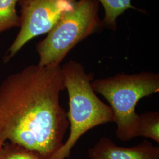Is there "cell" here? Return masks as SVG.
Masks as SVG:
<instances>
[{
	"instance_id": "cell-1",
	"label": "cell",
	"mask_w": 159,
	"mask_h": 159,
	"mask_svg": "<svg viewBox=\"0 0 159 159\" xmlns=\"http://www.w3.org/2000/svg\"><path fill=\"white\" fill-rule=\"evenodd\" d=\"M61 66L30 65L0 84V148L11 143L50 159L70 127L60 102Z\"/></svg>"
},
{
	"instance_id": "cell-2",
	"label": "cell",
	"mask_w": 159,
	"mask_h": 159,
	"mask_svg": "<svg viewBox=\"0 0 159 159\" xmlns=\"http://www.w3.org/2000/svg\"><path fill=\"white\" fill-rule=\"evenodd\" d=\"M69 97L67 116L70 134L66 142L50 159H66L80 137L91 129L114 122L111 107L98 97L91 87L93 73H87L81 63L70 60L61 67Z\"/></svg>"
},
{
	"instance_id": "cell-3",
	"label": "cell",
	"mask_w": 159,
	"mask_h": 159,
	"mask_svg": "<svg viewBox=\"0 0 159 159\" xmlns=\"http://www.w3.org/2000/svg\"><path fill=\"white\" fill-rule=\"evenodd\" d=\"M91 87L109 102L117 125L116 136L122 141L136 137L139 114L138 102L143 97L159 91V74L152 72L120 73L104 79L93 80Z\"/></svg>"
},
{
	"instance_id": "cell-4",
	"label": "cell",
	"mask_w": 159,
	"mask_h": 159,
	"mask_svg": "<svg viewBox=\"0 0 159 159\" xmlns=\"http://www.w3.org/2000/svg\"><path fill=\"white\" fill-rule=\"evenodd\" d=\"M97 0H77L72 9L66 12L46 38L36 45L38 65H60L75 46L102 28L98 17Z\"/></svg>"
},
{
	"instance_id": "cell-5",
	"label": "cell",
	"mask_w": 159,
	"mask_h": 159,
	"mask_svg": "<svg viewBox=\"0 0 159 159\" xmlns=\"http://www.w3.org/2000/svg\"><path fill=\"white\" fill-rule=\"evenodd\" d=\"M77 0H18L20 30L4 57L8 62L29 41L48 33Z\"/></svg>"
},
{
	"instance_id": "cell-6",
	"label": "cell",
	"mask_w": 159,
	"mask_h": 159,
	"mask_svg": "<svg viewBox=\"0 0 159 159\" xmlns=\"http://www.w3.org/2000/svg\"><path fill=\"white\" fill-rule=\"evenodd\" d=\"M88 157L90 159H159V148L147 140L125 148L102 137L88 150Z\"/></svg>"
},
{
	"instance_id": "cell-7",
	"label": "cell",
	"mask_w": 159,
	"mask_h": 159,
	"mask_svg": "<svg viewBox=\"0 0 159 159\" xmlns=\"http://www.w3.org/2000/svg\"><path fill=\"white\" fill-rule=\"evenodd\" d=\"M136 136L149 138L159 143V111L148 112L139 115Z\"/></svg>"
},
{
	"instance_id": "cell-8",
	"label": "cell",
	"mask_w": 159,
	"mask_h": 159,
	"mask_svg": "<svg viewBox=\"0 0 159 159\" xmlns=\"http://www.w3.org/2000/svg\"><path fill=\"white\" fill-rule=\"evenodd\" d=\"M102 4L105 15L102 21L108 28L115 29L116 20L128 9H136L131 3V0H97Z\"/></svg>"
},
{
	"instance_id": "cell-9",
	"label": "cell",
	"mask_w": 159,
	"mask_h": 159,
	"mask_svg": "<svg viewBox=\"0 0 159 159\" xmlns=\"http://www.w3.org/2000/svg\"><path fill=\"white\" fill-rule=\"evenodd\" d=\"M18 0H0V33L20 27V17L16 6Z\"/></svg>"
},
{
	"instance_id": "cell-10",
	"label": "cell",
	"mask_w": 159,
	"mask_h": 159,
	"mask_svg": "<svg viewBox=\"0 0 159 159\" xmlns=\"http://www.w3.org/2000/svg\"><path fill=\"white\" fill-rule=\"evenodd\" d=\"M0 159H40L37 154L11 143L0 148Z\"/></svg>"
}]
</instances>
